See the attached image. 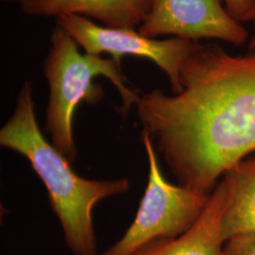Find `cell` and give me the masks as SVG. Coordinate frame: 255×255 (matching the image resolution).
<instances>
[{"mask_svg": "<svg viewBox=\"0 0 255 255\" xmlns=\"http://www.w3.org/2000/svg\"><path fill=\"white\" fill-rule=\"evenodd\" d=\"M0 146L24 156L45 184L49 207L60 222L70 254L98 255L94 210L101 201L127 193L128 179L90 180L76 173L42 133L33 86L28 81L19 91L11 117L0 129Z\"/></svg>", "mask_w": 255, "mask_h": 255, "instance_id": "cell-2", "label": "cell"}, {"mask_svg": "<svg viewBox=\"0 0 255 255\" xmlns=\"http://www.w3.org/2000/svg\"><path fill=\"white\" fill-rule=\"evenodd\" d=\"M154 0H18L24 13L30 16L55 17L80 15L95 19L102 26L139 27Z\"/></svg>", "mask_w": 255, "mask_h": 255, "instance_id": "cell-8", "label": "cell"}, {"mask_svg": "<svg viewBox=\"0 0 255 255\" xmlns=\"http://www.w3.org/2000/svg\"><path fill=\"white\" fill-rule=\"evenodd\" d=\"M223 255H255V230L230 238L224 244Z\"/></svg>", "mask_w": 255, "mask_h": 255, "instance_id": "cell-10", "label": "cell"}, {"mask_svg": "<svg viewBox=\"0 0 255 255\" xmlns=\"http://www.w3.org/2000/svg\"><path fill=\"white\" fill-rule=\"evenodd\" d=\"M3 1H7V2H18V0H3Z\"/></svg>", "mask_w": 255, "mask_h": 255, "instance_id": "cell-13", "label": "cell"}, {"mask_svg": "<svg viewBox=\"0 0 255 255\" xmlns=\"http://www.w3.org/2000/svg\"><path fill=\"white\" fill-rule=\"evenodd\" d=\"M148 176L135 218L125 234L101 255H132L146 244L179 237L200 218L208 194L175 185L164 178L150 138L142 133Z\"/></svg>", "mask_w": 255, "mask_h": 255, "instance_id": "cell-4", "label": "cell"}, {"mask_svg": "<svg viewBox=\"0 0 255 255\" xmlns=\"http://www.w3.org/2000/svg\"><path fill=\"white\" fill-rule=\"evenodd\" d=\"M56 24L67 31L85 53L110 55L120 65L124 56L149 60L166 75L172 94L182 90V66L196 42L176 37L149 38L134 28L101 26L80 15L60 16L56 18Z\"/></svg>", "mask_w": 255, "mask_h": 255, "instance_id": "cell-5", "label": "cell"}, {"mask_svg": "<svg viewBox=\"0 0 255 255\" xmlns=\"http://www.w3.org/2000/svg\"><path fill=\"white\" fill-rule=\"evenodd\" d=\"M138 31L149 38L172 36L199 43L216 39L240 46L249 33L223 0H154Z\"/></svg>", "mask_w": 255, "mask_h": 255, "instance_id": "cell-6", "label": "cell"}, {"mask_svg": "<svg viewBox=\"0 0 255 255\" xmlns=\"http://www.w3.org/2000/svg\"><path fill=\"white\" fill-rule=\"evenodd\" d=\"M251 21L255 22V0H254L253 9L250 13V16H249V22H251ZM254 49H255V29L253 36L251 37L250 42H249V50H254Z\"/></svg>", "mask_w": 255, "mask_h": 255, "instance_id": "cell-12", "label": "cell"}, {"mask_svg": "<svg viewBox=\"0 0 255 255\" xmlns=\"http://www.w3.org/2000/svg\"><path fill=\"white\" fill-rule=\"evenodd\" d=\"M229 13L240 23L249 22L254 0H223Z\"/></svg>", "mask_w": 255, "mask_h": 255, "instance_id": "cell-11", "label": "cell"}, {"mask_svg": "<svg viewBox=\"0 0 255 255\" xmlns=\"http://www.w3.org/2000/svg\"><path fill=\"white\" fill-rule=\"evenodd\" d=\"M227 201L221 221L225 242L255 230V154L233 165L223 175Z\"/></svg>", "mask_w": 255, "mask_h": 255, "instance_id": "cell-9", "label": "cell"}, {"mask_svg": "<svg viewBox=\"0 0 255 255\" xmlns=\"http://www.w3.org/2000/svg\"><path fill=\"white\" fill-rule=\"evenodd\" d=\"M43 63L49 87L46 128L52 145L73 163L77 158L73 128L76 109L82 102L94 105L103 98V90L95 79L104 77L114 84L122 101L123 114L136 105L140 95L128 85L120 64L112 58L82 53L63 27L57 25L53 28Z\"/></svg>", "mask_w": 255, "mask_h": 255, "instance_id": "cell-3", "label": "cell"}, {"mask_svg": "<svg viewBox=\"0 0 255 255\" xmlns=\"http://www.w3.org/2000/svg\"><path fill=\"white\" fill-rule=\"evenodd\" d=\"M226 201L227 187L222 179L191 228L179 237L152 241L132 255H223L221 221Z\"/></svg>", "mask_w": 255, "mask_h": 255, "instance_id": "cell-7", "label": "cell"}, {"mask_svg": "<svg viewBox=\"0 0 255 255\" xmlns=\"http://www.w3.org/2000/svg\"><path fill=\"white\" fill-rule=\"evenodd\" d=\"M181 84L177 94L140 95L137 116L179 184L209 195L233 165L255 153V49L234 56L196 43Z\"/></svg>", "mask_w": 255, "mask_h": 255, "instance_id": "cell-1", "label": "cell"}]
</instances>
